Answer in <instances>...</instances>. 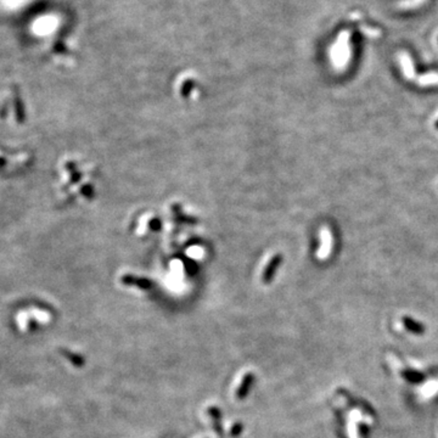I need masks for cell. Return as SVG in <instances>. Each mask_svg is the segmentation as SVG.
Returning a JSON list of instances; mask_svg holds the SVG:
<instances>
[{
    "instance_id": "7",
    "label": "cell",
    "mask_w": 438,
    "mask_h": 438,
    "mask_svg": "<svg viewBox=\"0 0 438 438\" xmlns=\"http://www.w3.org/2000/svg\"><path fill=\"white\" fill-rule=\"evenodd\" d=\"M416 83L420 87L438 86V73L437 72H431V73L424 74V76L418 78Z\"/></svg>"
},
{
    "instance_id": "5",
    "label": "cell",
    "mask_w": 438,
    "mask_h": 438,
    "mask_svg": "<svg viewBox=\"0 0 438 438\" xmlns=\"http://www.w3.org/2000/svg\"><path fill=\"white\" fill-rule=\"evenodd\" d=\"M399 62H401L402 71H403L405 78H407V79H414L415 70L413 61H411V57L409 56V54L405 53V51H402V53L399 54Z\"/></svg>"
},
{
    "instance_id": "1",
    "label": "cell",
    "mask_w": 438,
    "mask_h": 438,
    "mask_svg": "<svg viewBox=\"0 0 438 438\" xmlns=\"http://www.w3.org/2000/svg\"><path fill=\"white\" fill-rule=\"evenodd\" d=\"M349 34L348 32H342L337 38L336 43L331 47L330 57L333 66L337 70H343L348 64L350 58V48L348 44Z\"/></svg>"
},
{
    "instance_id": "8",
    "label": "cell",
    "mask_w": 438,
    "mask_h": 438,
    "mask_svg": "<svg viewBox=\"0 0 438 438\" xmlns=\"http://www.w3.org/2000/svg\"><path fill=\"white\" fill-rule=\"evenodd\" d=\"M401 374L405 380H408V381H410V382H420L424 380V375L421 374V372L413 371V370L402 369Z\"/></svg>"
},
{
    "instance_id": "2",
    "label": "cell",
    "mask_w": 438,
    "mask_h": 438,
    "mask_svg": "<svg viewBox=\"0 0 438 438\" xmlns=\"http://www.w3.org/2000/svg\"><path fill=\"white\" fill-rule=\"evenodd\" d=\"M320 246L318 248L317 257L319 259H326L332 252L333 247V236L331 230L327 226H324L323 229H320Z\"/></svg>"
},
{
    "instance_id": "3",
    "label": "cell",
    "mask_w": 438,
    "mask_h": 438,
    "mask_svg": "<svg viewBox=\"0 0 438 438\" xmlns=\"http://www.w3.org/2000/svg\"><path fill=\"white\" fill-rule=\"evenodd\" d=\"M253 382H255V374L251 371L246 372L245 375L242 376L241 381H240V384L238 386V388H236L235 392V397L240 399V401H242V399H245L247 397L249 389H251Z\"/></svg>"
},
{
    "instance_id": "4",
    "label": "cell",
    "mask_w": 438,
    "mask_h": 438,
    "mask_svg": "<svg viewBox=\"0 0 438 438\" xmlns=\"http://www.w3.org/2000/svg\"><path fill=\"white\" fill-rule=\"evenodd\" d=\"M207 414L211 418L212 421L213 430L216 431V433L218 436H223V427H222V413H220V409L216 405H211L207 408Z\"/></svg>"
},
{
    "instance_id": "6",
    "label": "cell",
    "mask_w": 438,
    "mask_h": 438,
    "mask_svg": "<svg viewBox=\"0 0 438 438\" xmlns=\"http://www.w3.org/2000/svg\"><path fill=\"white\" fill-rule=\"evenodd\" d=\"M402 323H403L405 329L415 333V335H423L425 332V326L421 323H419V321L414 320L413 318L407 316L402 317Z\"/></svg>"
},
{
    "instance_id": "9",
    "label": "cell",
    "mask_w": 438,
    "mask_h": 438,
    "mask_svg": "<svg viewBox=\"0 0 438 438\" xmlns=\"http://www.w3.org/2000/svg\"><path fill=\"white\" fill-rule=\"evenodd\" d=\"M65 356L67 357L68 359L71 360V362L73 363L74 365H77V366H82V365H84V358L82 356H79V354H74V353H71V352H66L65 353Z\"/></svg>"
},
{
    "instance_id": "11",
    "label": "cell",
    "mask_w": 438,
    "mask_h": 438,
    "mask_svg": "<svg viewBox=\"0 0 438 438\" xmlns=\"http://www.w3.org/2000/svg\"><path fill=\"white\" fill-rule=\"evenodd\" d=\"M434 127H436V129H438V121H436V123H434Z\"/></svg>"
},
{
    "instance_id": "10",
    "label": "cell",
    "mask_w": 438,
    "mask_h": 438,
    "mask_svg": "<svg viewBox=\"0 0 438 438\" xmlns=\"http://www.w3.org/2000/svg\"><path fill=\"white\" fill-rule=\"evenodd\" d=\"M243 431V426L241 423H234L232 425V427H230V434H232L233 437H238L241 434V432Z\"/></svg>"
}]
</instances>
